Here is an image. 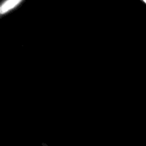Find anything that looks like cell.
I'll return each instance as SVG.
<instances>
[{"instance_id": "1", "label": "cell", "mask_w": 146, "mask_h": 146, "mask_svg": "<svg viewBox=\"0 0 146 146\" xmlns=\"http://www.w3.org/2000/svg\"><path fill=\"white\" fill-rule=\"evenodd\" d=\"M24 0H3L0 4V15H5L17 9Z\"/></svg>"}, {"instance_id": "2", "label": "cell", "mask_w": 146, "mask_h": 146, "mask_svg": "<svg viewBox=\"0 0 146 146\" xmlns=\"http://www.w3.org/2000/svg\"><path fill=\"white\" fill-rule=\"evenodd\" d=\"M140 1H141V2H143L144 3H145L146 4V0H140Z\"/></svg>"}]
</instances>
